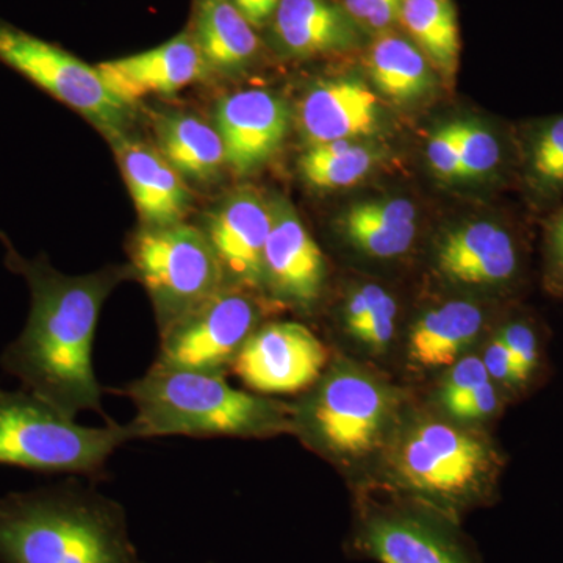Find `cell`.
Returning <instances> with one entry per match:
<instances>
[{"instance_id":"obj_1","label":"cell","mask_w":563,"mask_h":563,"mask_svg":"<svg viewBox=\"0 0 563 563\" xmlns=\"http://www.w3.org/2000/svg\"><path fill=\"white\" fill-rule=\"evenodd\" d=\"M7 254L10 268L27 282L31 312L20 336L0 355L3 372L69 417L95 412L113 421L103 410L92 343L103 302L125 273L111 268L68 276L11 247Z\"/></svg>"},{"instance_id":"obj_2","label":"cell","mask_w":563,"mask_h":563,"mask_svg":"<svg viewBox=\"0 0 563 563\" xmlns=\"http://www.w3.org/2000/svg\"><path fill=\"white\" fill-rule=\"evenodd\" d=\"M476 424L443 413L406 412L380 454L385 484L406 501L461 520L495 499L504 455Z\"/></svg>"},{"instance_id":"obj_3","label":"cell","mask_w":563,"mask_h":563,"mask_svg":"<svg viewBox=\"0 0 563 563\" xmlns=\"http://www.w3.org/2000/svg\"><path fill=\"white\" fill-rule=\"evenodd\" d=\"M0 563H144L124 507L77 483L0 496Z\"/></svg>"},{"instance_id":"obj_4","label":"cell","mask_w":563,"mask_h":563,"mask_svg":"<svg viewBox=\"0 0 563 563\" xmlns=\"http://www.w3.org/2000/svg\"><path fill=\"white\" fill-rule=\"evenodd\" d=\"M113 393L135 406V417L128 422L132 440L272 439L292 433L291 404L239 390L217 374L152 365L143 377Z\"/></svg>"},{"instance_id":"obj_5","label":"cell","mask_w":563,"mask_h":563,"mask_svg":"<svg viewBox=\"0 0 563 563\" xmlns=\"http://www.w3.org/2000/svg\"><path fill=\"white\" fill-rule=\"evenodd\" d=\"M291 406L292 433L342 465L383 454L406 415L398 388L346 358L329 363Z\"/></svg>"},{"instance_id":"obj_6","label":"cell","mask_w":563,"mask_h":563,"mask_svg":"<svg viewBox=\"0 0 563 563\" xmlns=\"http://www.w3.org/2000/svg\"><path fill=\"white\" fill-rule=\"evenodd\" d=\"M129 440L128 424L88 428L35 393L0 387V465L102 477L111 455Z\"/></svg>"},{"instance_id":"obj_7","label":"cell","mask_w":563,"mask_h":563,"mask_svg":"<svg viewBox=\"0 0 563 563\" xmlns=\"http://www.w3.org/2000/svg\"><path fill=\"white\" fill-rule=\"evenodd\" d=\"M131 261L132 274L154 303L161 332L224 288L206 233L187 222L144 228L133 239Z\"/></svg>"},{"instance_id":"obj_8","label":"cell","mask_w":563,"mask_h":563,"mask_svg":"<svg viewBox=\"0 0 563 563\" xmlns=\"http://www.w3.org/2000/svg\"><path fill=\"white\" fill-rule=\"evenodd\" d=\"M0 62L79 111L110 140L128 133L135 107L109 90L98 68L62 47L0 21Z\"/></svg>"},{"instance_id":"obj_9","label":"cell","mask_w":563,"mask_h":563,"mask_svg":"<svg viewBox=\"0 0 563 563\" xmlns=\"http://www.w3.org/2000/svg\"><path fill=\"white\" fill-rule=\"evenodd\" d=\"M261 296L221 288L161 332L154 365L228 377L251 333L262 324Z\"/></svg>"},{"instance_id":"obj_10","label":"cell","mask_w":563,"mask_h":563,"mask_svg":"<svg viewBox=\"0 0 563 563\" xmlns=\"http://www.w3.org/2000/svg\"><path fill=\"white\" fill-rule=\"evenodd\" d=\"M351 550L379 563H477L457 521L412 501L362 506Z\"/></svg>"},{"instance_id":"obj_11","label":"cell","mask_w":563,"mask_h":563,"mask_svg":"<svg viewBox=\"0 0 563 563\" xmlns=\"http://www.w3.org/2000/svg\"><path fill=\"white\" fill-rule=\"evenodd\" d=\"M329 363L328 347L307 325L269 321L251 333L231 373L257 395H296L309 390Z\"/></svg>"},{"instance_id":"obj_12","label":"cell","mask_w":563,"mask_h":563,"mask_svg":"<svg viewBox=\"0 0 563 563\" xmlns=\"http://www.w3.org/2000/svg\"><path fill=\"white\" fill-rule=\"evenodd\" d=\"M274 202L252 190L233 192L206 218L202 231L220 263L224 288L265 295L263 254Z\"/></svg>"},{"instance_id":"obj_13","label":"cell","mask_w":563,"mask_h":563,"mask_svg":"<svg viewBox=\"0 0 563 563\" xmlns=\"http://www.w3.org/2000/svg\"><path fill=\"white\" fill-rule=\"evenodd\" d=\"M328 277L321 247L290 203H274L272 231L263 254V285L273 301L312 309Z\"/></svg>"},{"instance_id":"obj_14","label":"cell","mask_w":563,"mask_h":563,"mask_svg":"<svg viewBox=\"0 0 563 563\" xmlns=\"http://www.w3.org/2000/svg\"><path fill=\"white\" fill-rule=\"evenodd\" d=\"M437 268L462 287L507 288L520 279L523 254L517 235L503 222L479 220L459 225L440 240Z\"/></svg>"},{"instance_id":"obj_15","label":"cell","mask_w":563,"mask_h":563,"mask_svg":"<svg viewBox=\"0 0 563 563\" xmlns=\"http://www.w3.org/2000/svg\"><path fill=\"white\" fill-rule=\"evenodd\" d=\"M290 124L287 103L265 90L232 92L220 99L214 111L225 163L236 176H247L272 161L287 139Z\"/></svg>"},{"instance_id":"obj_16","label":"cell","mask_w":563,"mask_h":563,"mask_svg":"<svg viewBox=\"0 0 563 563\" xmlns=\"http://www.w3.org/2000/svg\"><path fill=\"white\" fill-rule=\"evenodd\" d=\"M96 68L109 90L132 107L146 96L184 90L210 73L190 31L154 49L99 63Z\"/></svg>"},{"instance_id":"obj_17","label":"cell","mask_w":563,"mask_h":563,"mask_svg":"<svg viewBox=\"0 0 563 563\" xmlns=\"http://www.w3.org/2000/svg\"><path fill=\"white\" fill-rule=\"evenodd\" d=\"M110 141L144 228L184 222L191 207V192L157 147L128 133Z\"/></svg>"},{"instance_id":"obj_18","label":"cell","mask_w":563,"mask_h":563,"mask_svg":"<svg viewBox=\"0 0 563 563\" xmlns=\"http://www.w3.org/2000/svg\"><path fill=\"white\" fill-rule=\"evenodd\" d=\"M299 124L310 146L355 141L379 131L383 106L376 92L361 80H322L303 96Z\"/></svg>"},{"instance_id":"obj_19","label":"cell","mask_w":563,"mask_h":563,"mask_svg":"<svg viewBox=\"0 0 563 563\" xmlns=\"http://www.w3.org/2000/svg\"><path fill=\"white\" fill-rule=\"evenodd\" d=\"M272 36L282 54L310 58L357 49L363 32L333 0H280Z\"/></svg>"},{"instance_id":"obj_20","label":"cell","mask_w":563,"mask_h":563,"mask_svg":"<svg viewBox=\"0 0 563 563\" xmlns=\"http://www.w3.org/2000/svg\"><path fill=\"white\" fill-rule=\"evenodd\" d=\"M485 320L483 307L463 299L432 307L410 329L407 361L420 372L450 368L481 339Z\"/></svg>"},{"instance_id":"obj_21","label":"cell","mask_w":563,"mask_h":563,"mask_svg":"<svg viewBox=\"0 0 563 563\" xmlns=\"http://www.w3.org/2000/svg\"><path fill=\"white\" fill-rule=\"evenodd\" d=\"M190 32L207 66L217 73L246 69L261 49L255 29L232 0H195Z\"/></svg>"},{"instance_id":"obj_22","label":"cell","mask_w":563,"mask_h":563,"mask_svg":"<svg viewBox=\"0 0 563 563\" xmlns=\"http://www.w3.org/2000/svg\"><path fill=\"white\" fill-rule=\"evenodd\" d=\"M154 131L158 152L184 179L211 181L228 166L217 128L196 114H157Z\"/></svg>"},{"instance_id":"obj_23","label":"cell","mask_w":563,"mask_h":563,"mask_svg":"<svg viewBox=\"0 0 563 563\" xmlns=\"http://www.w3.org/2000/svg\"><path fill=\"white\" fill-rule=\"evenodd\" d=\"M344 239L368 257H401L417 236V209L404 198L355 203L340 221Z\"/></svg>"},{"instance_id":"obj_24","label":"cell","mask_w":563,"mask_h":563,"mask_svg":"<svg viewBox=\"0 0 563 563\" xmlns=\"http://www.w3.org/2000/svg\"><path fill=\"white\" fill-rule=\"evenodd\" d=\"M366 65L377 90L393 101H417L432 88L431 62L412 40L393 31L373 40Z\"/></svg>"},{"instance_id":"obj_25","label":"cell","mask_w":563,"mask_h":563,"mask_svg":"<svg viewBox=\"0 0 563 563\" xmlns=\"http://www.w3.org/2000/svg\"><path fill=\"white\" fill-rule=\"evenodd\" d=\"M399 24L433 68L453 76L461 55V35L451 0H402Z\"/></svg>"},{"instance_id":"obj_26","label":"cell","mask_w":563,"mask_h":563,"mask_svg":"<svg viewBox=\"0 0 563 563\" xmlns=\"http://www.w3.org/2000/svg\"><path fill=\"white\" fill-rule=\"evenodd\" d=\"M342 324L352 342L369 354H384L395 342L398 306L380 285L365 284L344 301Z\"/></svg>"},{"instance_id":"obj_27","label":"cell","mask_w":563,"mask_h":563,"mask_svg":"<svg viewBox=\"0 0 563 563\" xmlns=\"http://www.w3.org/2000/svg\"><path fill=\"white\" fill-rule=\"evenodd\" d=\"M523 180L539 203L563 195V114L533 122L525 132Z\"/></svg>"},{"instance_id":"obj_28","label":"cell","mask_w":563,"mask_h":563,"mask_svg":"<svg viewBox=\"0 0 563 563\" xmlns=\"http://www.w3.org/2000/svg\"><path fill=\"white\" fill-rule=\"evenodd\" d=\"M379 162L373 147L355 141L314 144L299 157L302 179L320 190H339L365 179Z\"/></svg>"},{"instance_id":"obj_29","label":"cell","mask_w":563,"mask_h":563,"mask_svg":"<svg viewBox=\"0 0 563 563\" xmlns=\"http://www.w3.org/2000/svg\"><path fill=\"white\" fill-rule=\"evenodd\" d=\"M459 155L463 180L487 177L504 161L501 140L483 124L459 121Z\"/></svg>"},{"instance_id":"obj_30","label":"cell","mask_w":563,"mask_h":563,"mask_svg":"<svg viewBox=\"0 0 563 563\" xmlns=\"http://www.w3.org/2000/svg\"><path fill=\"white\" fill-rule=\"evenodd\" d=\"M496 332L512 354L526 387L531 388L543 368V347L539 329L529 318L518 317L507 321Z\"/></svg>"},{"instance_id":"obj_31","label":"cell","mask_w":563,"mask_h":563,"mask_svg":"<svg viewBox=\"0 0 563 563\" xmlns=\"http://www.w3.org/2000/svg\"><path fill=\"white\" fill-rule=\"evenodd\" d=\"M488 380H492V377L488 376L481 355H463L453 366L444 369V376L440 380L435 398L440 412H446L455 402L483 387Z\"/></svg>"},{"instance_id":"obj_32","label":"cell","mask_w":563,"mask_h":563,"mask_svg":"<svg viewBox=\"0 0 563 563\" xmlns=\"http://www.w3.org/2000/svg\"><path fill=\"white\" fill-rule=\"evenodd\" d=\"M339 5L363 33L377 36L399 24L402 0H339Z\"/></svg>"},{"instance_id":"obj_33","label":"cell","mask_w":563,"mask_h":563,"mask_svg":"<svg viewBox=\"0 0 563 563\" xmlns=\"http://www.w3.org/2000/svg\"><path fill=\"white\" fill-rule=\"evenodd\" d=\"M481 358L493 383L507 396H517L529 390L515 365L512 354L507 350L498 332L493 333L490 340L485 343Z\"/></svg>"},{"instance_id":"obj_34","label":"cell","mask_w":563,"mask_h":563,"mask_svg":"<svg viewBox=\"0 0 563 563\" xmlns=\"http://www.w3.org/2000/svg\"><path fill=\"white\" fill-rule=\"evenodd\" d=\"M428 158L433 172L448 180H463L459 155V121L450 122L432 133Z\"/></svg>"},{"instance_id":"obj_35","label":"cell","mask_w":563,"mask_h":563,"mask_svg":"<svg viewBox=\"0 0 563 563\" xmlns=\"http://www.w3.org/2000/svg\"><path fill=\"white\" fill-rule=\"evenodd\" d=\"M544 261L547 287L555 295L563 296V206L548 221Z\"/></svg>"},{"instance_id":"obj_36","label":"cell","mask_w":563,"mask_h":563,"mask_svg":"<svg viewBox=\"0 0 563 563\" xmlns=\"http://www.w3.org/2000/svg\"><path fill=\"white\" fill-rule=\"evenodd\" d=\"M232 2L251 22L252 27L258 29L272 21L280 0H232Z\"/></svg>"}]
</instances>
